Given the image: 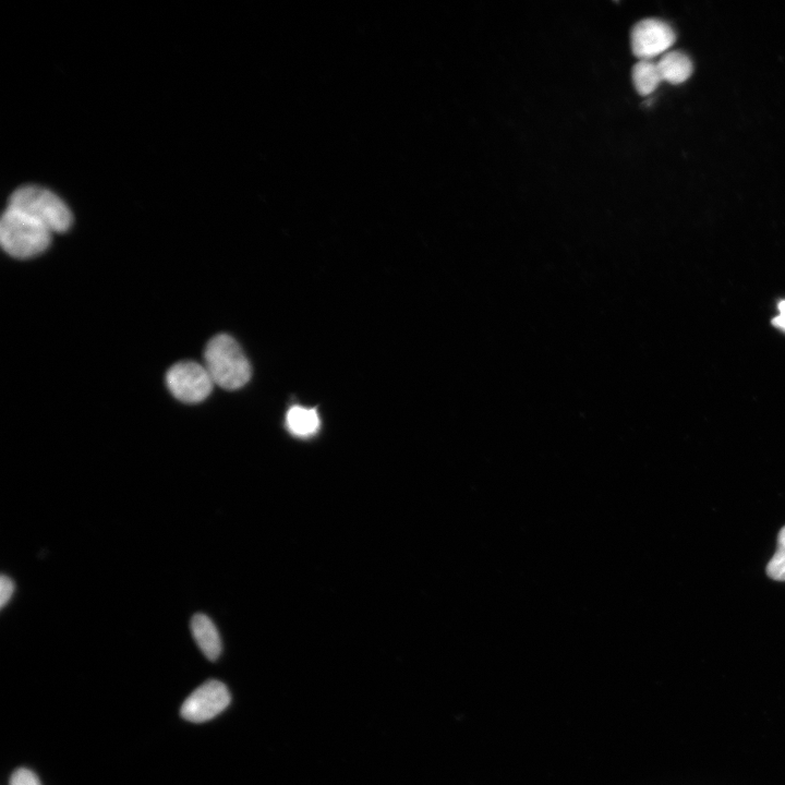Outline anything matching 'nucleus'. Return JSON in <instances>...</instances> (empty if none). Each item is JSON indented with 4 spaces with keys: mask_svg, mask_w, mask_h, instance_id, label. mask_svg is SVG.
Here are the masks:
<instances>
[{
    "mask_svg": "<svg viewBox=\"0 0 785 785\" xmlns=\"http://www.w3.org/2000/svg\"><path fill=\"white\" fill-rule=\"evenodd\" d=\"M204 360L214 384L224 389H239L251 378L250 362L239 343L229 335L213 337L206 345Z\"/></svg>",
    "mask_w": 785,
    "mask_h": 785,
    "instance_id": "f257e3e1",
    "label": "nucleus"
},
{
    "mask_svg": "<svg viewBox=\"0 0 785 785\" xmlns=\"http://www.w3.org/2000/svg\"><path fill=\"white\" fill-rule=\"evenodd\" d=\"M51 231L11 206L0 221L2 249L15 258H31L43 253L51 242Z\"/></svg>",
    "mask_w": 785,
    "mask_h": 785,
    "instance_id": "f03ea898",
    "label": "nucleus"
},
{
    "mask_svg": "<svg viewBox=\"0 0 785 785\" xmlns=\"http://www.w3.org/2000/svg\"><path fill=\"white\" fill-rule=\"evenodd\" d=\"M9 206L37 220L51 232H64L72 225L73 216L65 203L40 186L16 189L9 198Z\"/></svg>",
    "mask_w": 785,
    "mask_h": 785,
    "instance_id": "7ed1b4c3",
    "label": "nucleus"
},
{
    "mask_svg": "<svg viewBox=\"0 0 785 785\" xmlns=\"http://www.w3.org/2000/svg\"><path fill=\"white\" fill-rule=\"evenodd\" d=\"M166 384L174 398L186 403L205 400L214 386L205 365L193 361H182L172 365L166 374Z\"/></svg>",
    "mask_w": 785,
    "mask_h": 785,
    "instance_id": "20e7f679",
    "label": "nucleus"
},
{
    "mask_svg": "<svg viewBox=\"0 0 785 785\" xmlns=\"http://www.w3.org/2000/svg\"><path fill=\"white\" fill-rule=\"evenodd\" d=\"M230 700L231 696L225 684L215 679L207 680L185 699L180 714L189 722H206L221 713Z\"/></svg>",
    "mask_w": 785,
    "mask_h": 785,
    "instance_id": "39448f33",
    "label": "nucleus"
},
{
    "mask_svg": "<svg viewBox=\"0 0 785 785\" xmlns=\"http://www.w3.org/2000/svg\"><path fill=\"white\" fill-rule=\"evenodd\" d=\"M675 38L673 28L659 19L641 20L630 33L632 52L640 60H651L659 55L666 53Z\"/></svg>",
    "mask_w": 785,
    "mask_h": 785,
    "instance_id": "423d86ee",
    "label": "nucleus"
},
{
    "mask_svg": "<svg viewBox=\"0 0 785 785\" xmlns=\"http://www.w3.org/2000/svg\"><path fill=\"white\" fill-rule=\"evenodd\" d=\"M190 627L192 636L203 654L210 661L217 660L221 653L222 644L213 620L205 614L198 613L192 617Z\"/></svg>",
    "mask_w": 785,
    "mask_h": 785,
    "instance_id": "0eeeda50",
    "label": "nucleus"
},
{
    "mask_svg": "<svg viewBox=\"0 0 785 785\" xmlns=\"http://www.w3.org/2000/svg\"><path fill=\"white\" fill-rule=\"evenodd\" d=\"M656 63L662 80L671 84H680L687 81L693 69L690 58L677 50L667 51Z\"/></svg>",
    "mask_w": 785,
    "mask_h": 785,
    "instance_id": "6e6552de",
    "label": "nucleus"
},
{
    "mask_svg": "<svg viewBox=\"0 0 785 785\" xmlns=\"http://www.w3.org/2000/svg\"><path fill=\"white\" fill-rule=\"evenodd\" d=\"M319 425L318 413L313 408L293 406L287 412L286 426L294 436L310 437L318 431Z\"/></svg>",
    "mask_w": 785,
    "mask_h": 785,
    "instance_id": "1a4fd4ad",
    "label": "nucleus"
},
{
    "mask_svg": "<svg viewBox=\"0 0 785 785\" xmlns=\"http://www.w3.org/2000/svg\"><path fill=\"white\" fill-rule=\"evenodd\" d=\"M636 90L641 95H650L663 81L657 63L652 60L638 61L631 72Z\"/></svg>",
    "mask_w": 785,
    "mask_h": 785,
    "instance_id": "9d476101",
    "label": "nucleus"
},
{
    "mask_svg": "<svg viewBox=\"0 0 785 785\" xmlns=\"http://www.w3.org/2000/svg\"><path fill=\"white\" fill-rule=\"evenodd\" d=\"M768 576L777 581H785V527L777 538V548L766 566Z\"/></svg>",
    "mask_w": 785,
    "mask_h": 785,
    "instance_id": "9b49d317",
    "label": "nucleus"
},
{
    "mask_svg": "<svg viewBox=\"0 0 785 785\" xmlns=\"http://www.w3.org/2000/svg\"><path fill=\"white\" fill-rule=\"evenodd\" d=\"M10 785H41L34 772L28 769L16 770L10 780Z\"/></svg>",
    "mask_w": 785,
    "mask_h": 785,
    "instance_id": "f8f14e48",
    "label": "nucleus"
},
{
    "mask_svg": "<svg viewBox=\"0 0 785 785\" xmlns=\"http://www.w3.org/2000/svg\"><path fill=\"white\" fill-rule=\"evenodd\" d=\"M14 582L13 580L2 575L0 579V606L3 608L9 601L11 600L13 593H14Z\"/></svg>",
    "mask_w": 785,
    "mask_h": 785,
    "instance_id": "ddd939ff",
    "label": "nucleus"
},
{
    "mask_svg": "<svg viewBox=\"0 0 785 785\" xmlns=\"http://www.w3.org/2000/svg\"><path fill=\"white\" fill-rule=\"evenodd\" d=\"M778 315L772 321L773 325L785 331V300L781 301L777 305Z\"/></svg>",
    "mask_w": 785,
    "mask_h": 785,
    "instance_id": "4468645a",
    "label": "nucleus"
}]
</instances>
